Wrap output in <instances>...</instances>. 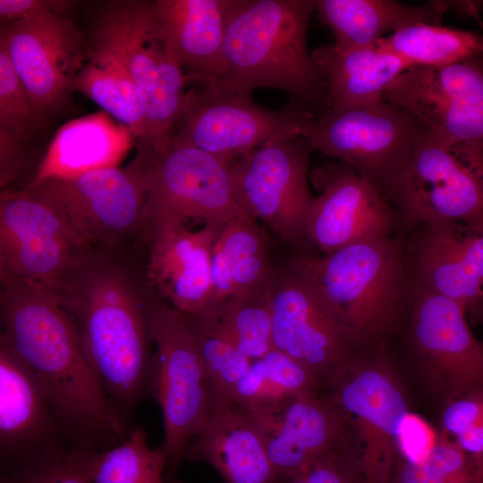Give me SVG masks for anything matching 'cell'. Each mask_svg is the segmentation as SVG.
Returning a JSON list of instances; mask_svg holds the SVG:
<instances>
[{"label": "cell", "mask_w": 483, "mask_h": 483, "mask_svg": "<svg viewBox=\"0 0 483 483\" xmlns=\"http://www.w3.org/2000/svg\"><path fill=\"white\" fill-rule=\"evenodd\" d=\"M113 415L129 433L150 390L156 295L131 247L91 250L55 288Z\"/></svg>", "instance_id": "6da1fadb"}, {"label": "cell", "mask_w": 483, "mask_h": 483, "mask_svg": "<svg viewBox=\"0 0 483 483\" xmlns=\"http://www.w3.org/2000/svg\"><path fill=\"white\" fill-rule=\"evenodd\" d=\"M3 340L47 397L72 448L105 450L125 438L55 289L1 286Z\"/></svg>", "instance_id": "7a4b0ae2"}, {"label": "cell", "mask_w": 483, "mask_h": 483, "mask_svg": "<svg viewBox=\"0 0 483 483\" xmlns=\"http://www.w3.org/2000/svg\"><path fill=\"white\" fill-rule=\"evenodd\" d=\"M315 0H231L224 40L232 89L287 91L318 112L327 108L324 85L307 45Z\"/></svg>", "instance_id": "3957f363"}, {"label": "cell", "mask_w": 483, "mask_h": 483, "mask_svg": "<svg viewBox=\"0 0 483 483\" xmlns=\"http://www.w3.org/2000/svg\"><path fill=\"white\" fill-rule=\"evenodd\" d=\"M318 287L360 352L378 348L402 313L410 283L398 241H362L321 257L291 261Z\"/></svg>", "instance_id": "277c9868"}, {"label": "cell", "mask_w": 483, "mask_h": 483, "mask_svg": "<svg viewBox=\"0 0 483 483\" xmlns=\"http://www.w3.org/2000/svg\"><path fill=\"white\" fill-rule=\"evenodd\" d=\"M132 162L147 190L145 222L221 229L236 218L251 219L239 200L233 162L170 138L140 144Z\"/></svg>", "instance_id": "5b68a950"}, {"label": "cell", "mask_w": 483, "mask_h": 483, "mask_svg": "<svg viewBox=\"0 0 483 483\" xmlns=\"http://www.w3.org/2000/svg\"><path fill=\"white\" fill-rule=\"evenodd\" d=\"M90 47L114 57L139 88L146 107L149 141L170 138L191 78L170 57L160 34L154 1L104 3L94 20Z\"/></svg>", "instance_id": "8992f818"}, {"label": "cell", "mask_w": 483, "mask_h": 483, "mask_svg": "<svg viewBox=\"0 0 483 483\" xmlns=\"http://www.w3.org/2000/svg\"><path fill=\"white\" fill-rule=\"evenodd\" d=\"M149 323L155 348L150 390L163 416L165 482H174L212 410V390L188 317L156 296Z\"/></svg>", "instance_id": "52a82bcc"}, {"label": "cell", "mask_w": 483, "mask_h": 483, "mask_svg": "<svg viewBox=\"0 0 483 483\" xmlns=\"http://www.w3.org/2000/svg\"><path fill=\"white\" fill-rule=\"evenodd\" d=\"M185 92L173 141L191 146L226 162L265 142L301 135L313 114L298 104L268 109L250 93L232 89L221 78L194 80Z\"/></svg>", "instance_id": "ba28073f"}, {"label": "cell", "mask_w": 483, "mask_h": 483, "mask_svg": "<svg viewBox=\"0 0 483 483\" xmlns=\"http://www.w3.org/2000/svg\"><path fill=\"white\" fill-rule=\"evenodd\" d=\"M384 99L411 114L483 178V55L446 66H415Z\"/></svg>", "instance_id": "9c48e42d"}, {"label": "cell", "mask_w": 483, "mask_h": 483, "mask_svg": "<svg viewBox=\"0 0 483 483\" xmlns=\"http://www.w3.org/2000/svg\"><path fill=\"white\" fill-rule=\"evenodd\" d=\"M345 419L366 483H390L397 462V436L410 412L393 368L369 352L353 356L326 387Z\"/></svg>", "instance_id": "30bf717a"}, {"label": "cell", "mask_w": 483, "mask_h": 483, "mask_svg": "<svg viewBox=\"0 0 483 483\" xmlns=\"http://www.w3.org/2000/svg\"><path fill=\"white\" fill-rule=\"evenodd\" d=\"M411 225L483 229V179L428 131L378 189Z\"/></svg>", "instance_id": "8fae6325"}, {"label": "cell", "mask_w": 483, "mask_h": 483, "mask_svg": "<svg viewBox=\"0 0 483 483\" xmlns=\"http://www.w3.org/2000/svg\"><path fill=\"white\" fill-rule=\"evenodd\" d=\"M427 132L411 114L382 98L319 111L301 135L313 150L339 160L379 189Z\"/></svg>", "instance_id": "7c38bea8"}, {"label": "cell", "mask_w": 483, "mask_h": 483, "mask_svg": "<svg viewBox=\"0 0 483 483\" xmlns=\"http://www.w3.org/2000/svg\"><path fill=\"white\" fill-rule=\"evenodd\" d=\"M90 250L47 200L28 189L1 191V286L55 289Z\"/></svg>", "instance_id": "4fadbf2b"}, {"label": "cell", "mask_w": 483, "mask_h": 483, "mask_svg": "<svg viewBox=\"0 0 483 483\" xmlns=\"http://www.w3.org/2000/svg\"><path fill=\"white\" fill-rule=\"evenodd\" d=\"M28 190L47 200L91 250L131 247L145 224L147 190L132 161Z\"/></svg>", "instance_id": "5bb4252c"}, {"label": "cell", "mask_w": 483, "mask_h": 483, "mask_svg": "<svg viewBox=\"0 0 483 483\" xmlns=\"http://www.w3.org/2000/svg\"><path fill=\"white\" fill-rule=\"evenodd\" d=\"M312 150L309 140L298 135L265 142L233 164L239 200L246 214L299 250L309 245L307 224L314 197L308 171Z\"/></svg>", "instance_id": "9a60e30c"}, {"label": "cell", "mask_w": 483, "mask_h": 483, "mask_svg": "<svg viewBox=\"0 0 483 483\" xmlns=\"http://www.w3.org/2000/svg\"><path fill=\"white\" fill-rule=\"evenodd\" d=\"M274 349L293 359L326 388L360 353L342 320L315 284L291 263L275 270L268 288Z\"/></svg>", "instance_id": "2e32d148"}, {"label": "cell", "mask_w": 483, "mask_h": 483, "mask_svg": "<svg viewBox=\"0 0 483 483\" xmlns=\"http://www.w3.org/2000/svg\"><path fill=\"white\" fill-rule=\"evenodd\" d=\"M0 46L45 122L71 106L74 80L90 55L89 38L71 18L47 9L2 24Z\"/></svg>", "instance_id": "e0dca14e"}, {"label": "cell", "mask_w": 483, "mask_h": 483, "mask_svg": "<svg viewBox=\"0 0 483 483\" xmlns=\"http://www.w3.org/2000/svg\"><path fill=\"white\" fill-rule=\"evenodd\" d=\"M408 335L426 377L445 402L483 386V343L454 301L410 279Z\"/></svg>", "instance_id": "ac0fdd59"}, {"label": "cell", "mask_w": 483, "mask_h": 483, "mask_svg": "<svg viewBox=\"0 0 483 483\" xmlns=\"http://www.w3.org/2000/svg\"><path fill=\"white\" fill-rule=\"evenodd\" d=\"M220 229L146 222L132 244L148 285L187 316L204 312L211 293V255Z\"/></svg>", "instance_id": "d6986e66"}, {"label": "cell", "mask_w": 483, "mask_h": 483, "mask_svg": "<svg viewBox=\"0 0 483 483\" xmlns=\"http://www.w3.org/2000/svg\"><path fill=\"white\" fill-rule=\"evenodd\" d=\"M247 411L262 431L277 483L287 482L315 460L353 445L343 414L319 393L289 395L270 407Z\"/></svg>", "instance_id": "ffe728a7"}, {"label": "cell", "mask_w": 483, "mask_h": 483, "mask_svg": "<svg viewBox=\"0 0 483 483\" xmlns=\"http://www.w3.org/2000/svg\"><path fill=\"white\" fill-rule=\"evenodd\" d=\"M318 175L322 191L314 198L308 218L309 245L326 255L390 236L392 207L375 185L343 163L323 168Z\"/></svg>", "instance_id": "44dd1931"}, {"label": "cell", "mask_w": 483, "mask_h": 483, "mask_svg": "<svg viewBox=\"0 0 483 483\" xmlns=\"http://www.w3.org/2000/svg\"><path fill=\"white\" fill-rule=\"evenodd\" d=\"M407 267L412 282L454 301L465 313H475L483 295V229L425 226Z\"/></svg>", "instance_id": "7402d4cb"}, {"label": "cell", "mask_w": 483, "mask_h": 483, "mask_svg": "<svg viewBox=\"0 0 483 483\" xmlns=\"http://www.w3.org/2000/svg\"><path fill=\"white\" fill-rule=\"evenodd\" d=\"M58 446L72 447L47 397L0 340V462Z\"/></svg>", "instance_id": "603a6c76"}, {"label": "cell", "mask_w": 483, "mask_h": 483, "mask_svg": "<svg viewBox=\"0 0 483 483\" xmlns=\"http://www.w3.org/2000/svg\"><path fill=\"white\" fill-rule=\"evenodd\" d=\"M230 1H154L160 34L170 57L195 80L225 74L223 48Z\"/></svg>", "instance_id": "cb8c5ba5"}, {"label": "cell", "mask_w": 483, "mask_h": 483, "mask_svg": "<svg viewBox=\"0 0 483 483\" xmlns=\"http://www.w3.org/2000/svg\"><path fill=\"white\" fill-rule=\"evenodd\" d=\"M185 458L208 462L226 483H277L259 426L233 402L211 410Z\"/></svg>", "instance_id": "d4e9b609"}, {"label": "cell", "mask_w": 483, "mask_h": 483, "mask_svg": "<svg viewBox=\"0 0 483 483\" xmlns=\"http://www.w3.org/2000/svg\"><path fill=\"white\" fill-rule=\"evenodd\" d=\"M134 140L129 128L104 111L72 120L55 133L27 189L118 166Z\"/></svg>", "instance_id": "484cf974"}, {"label": "cell", "mask_w": 483, "mask_h": 483, "mask_svg": "<svg viewBox=\"0 0 483 483\" xmlns=\"http://www.w3.org/2000/svg\"><path fill=\"white\" fill-rule=\"evenodd\" d=\"M268 250L255 221L236 218L224 225L212 247L211 293L204 312L230 299L266 293L275 273Z\"/></svg>", "instance_id": "4316f807"}, {"label": "cell", "mask_w": 483, "mask_h": 483, "mask_svg": "<svg viewBox=\"0 0 483 483\" xmlns=\"http://www.w3.org/2000/svg\"><path fill=\"white\" fill-rule=\"evenodd\" d=\"M327 108L343 109L384 98L386 89L411 67L377 45L343 50L334 45L311 54Z\"/></svg>", "instance_id": "83f0119b"}, {"label": "cell", "mask_w": 483, "mask_h": 483, "mask_svg": "<svg viewBox=\"0 0 483 483\" xmlns=\"http://www.w3.org/2000/svg\"><path fill=\"white\" fill-rule=\"evenodd\" d=\"M319 20L343 50L370 47L387 32L418 22L437 24L443 4L407 5L394 0H315Z\"/></svg>", "instance_id": "f1b7e54d"}, {"label": "cell", "mask_w": 483, "mask_h": 483, "mask_svg": "<svg viewBox=\"0 0 483 483\" xmlns=\"http://www.w3.org/2000/svg\"><path fill=\"white\" fill-rule=\"evenodd\" d=\"M73 91L83 94L129 128L140 144L148 143L147 113L142 95L114 57L90 47L89 58L76 76Z\"/></svg>", "instance_id": "f546056e"}, {"label": "cell", "mask_w": 483, "mask_h": 483, "mask_svg": "<svg viewBox=\"0 0 483 483\" xmlns=\"http://www.w3.org/2000/svg\"><path fill=\"white\" fill-rule=\"evenodd\" d=\"M376 45L410 67H439L483 55V35L436 23L418 22L378 39Z\"/></svg>", "instance_id": "4dcf8cb0"}, {"label": "cell", "mask_w": 483, "mask_h": 483, "mask_svg": "<svg viewBox=\"0 0 483 483\" xmlns=\"http://www.w3.org/2000/svg\"><path fill=\"white\" fill-rule=\"evenodd\" d=\"M79 450L91 483H165V454L149 447L140 428L105 450Z\"/></svg>", "instance_id": "1f68e13d"}, {"label": "cell", "mask_w": 483, "mask_h": 483, "mask_svg": "<svg viewBox=\"0 0 483 483\" xmlns=\"http://www.w3.org/2000/svg\"><path fill=\"white\" fill-rule=\"evenodd\" d=\"M268 291L260 295L230 299L205 316L216 329L251 360L274 349Z\"/></svg>", "instance_id": "d6a6232c"}, {"label": "cell", "mask_w": 483, "mask_h": 483, "mask_svg": "<svg viewBox=\"0 0 483 483\" xmlns=\"http://www.w3.org/2000/svg\"><path fill=\"white\" fill-rule=\"evenodd\" d=\"M187 317L210 383L212 409L228 403L252 360L221 335L205 316Z\"/></svg>", "instance_id": "836d02e7"}, {"label": "cell", "mask_w": 483, "mask_h": 483, "mask_svg": "<svg viewBox=\"0 0 483 483\" xmlns=\"http://www.w3.org/2000/svg\"><path fill=\"white\" fill-rule=\"evenodd\" d=\"M390 483H483V467L444 437L423 462L397 461Z\"/></svg>", "instance_id": "e575fe53"}, {"label": "cell", "mask_w": 483, "mask_h": 483, "mask_svg": "<svg viewBox=\"0 0 483 483\" xmlns=\"http://www.w3.org/2000/svg\"><path fill=\"white\" fill-rule=\"evenodd\" d=\"M0 463V483H91L80 450L70 446Z\"/></svg>", "instance_id": "d590c367"}, {"label": "cell", "mask_w": 483, "mask_h": 483, "mask_svg": "<svg viewBox=\"0 0 483 483\" xmlns=\"http://www.w3.org/2000/svg\"><path fill=\"white\" fill-rule=\"evenodd\" d=\"M44 123L8 52L0 46V127L28 143Z\"/></svg>", "instance_id": "8d00e7d4"}, {"label": "cell", "mask_w": 483, "mask_h": 483, "mask_svg": "<svg viewBox=\"0 0 483 483\" xmlns=\"http://www.w3.org/2000/svg\"><path fill=\"white\" fill-rule=\"evenodd\" d=\"M285 483H366L354 445L334 451L311 462Z\"/></svg>", "instance_id": "74e56055"}, {"label": "cell", "mask_w": 483, "mask_h": 483, "mask_svg": "<svg viewBox=\"0 0 483 483\" xmlns=\"http://www.w3.org/2000/svg\"><path fill=\"white\" fill-rule=\"evenodd\" d=\"M438 439L428 421L409 412L403 419L397 436V452L402 461L420 463L428 459Z\"/></svg>", "instance_id": "f35d334b"}, {"label": "cell", "mask_w": 483, "mask_h": 483, "mask_svg": "<svg viewBox=\"0 0 483 483\" xmlns=\"http://www.w3.org/2000/svg\"><path fill=\"white\" fill-rule=\"evenodd\" d=\"M30 165L27 143L0 127V186L4 189Z\"/></svg>", "instance_id": "ab89813d"}, {"label": "cell", "mask_w": 483, "mask_h": 483, "mask_svg": "<svg viewBox=\"0 0 483 483\" xmlns=\"http://www.w3.org/2000/svg\"><path fill=\"white\" fill-rule=\"evenodd\" d=\"M71 3L70 1L48 0H0L1 25L21 20L47 9L65 15L72 4Z\"/></svg>", "instance_id": "60d3db41"}, {"label": "cell", "mask_w": 483, "mask_h": 483, "mask_svg": "<svg viewBox=\"0 0 483 483\" xmlns=\"http://www.w3.org/2000/svg\"><path fill=\"white\" fill-rule=\"evenodd\" d=\"M475 314L477 315L480 314L483 317V303L478 308Z\"/></svg>", "instance_id": "b9f144b4"}]
</instances>
